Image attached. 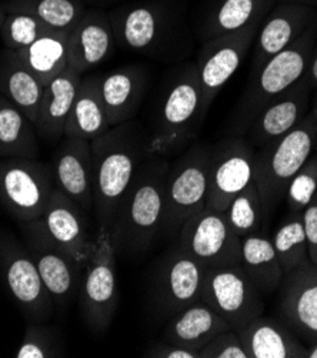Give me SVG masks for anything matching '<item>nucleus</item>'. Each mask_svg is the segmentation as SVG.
<instances>
[{
  "label": "nucleus",
  "mask_w": 317,
  "mask_h": 358,
  "mask_svg": "<svg viewBox=\"0 0 317 358\" xmlns=\"http://www.w3.org/2000/svg\"><path fill=\"white\" fill-rule=\"evenodd\" d=\"M118 48L160 62L186 57L195 33L185 0H130L109 10Z\"/></svg>",
  "instance_id": "obj_1"
},
{
  "label": "nucleus",
  "mask_w": 317,
  "mask_h": 358,
  "mask_svg": "<svg viewBox=\"0 0 317 358\" xmlns=\"http://www.w3.org/2000/svg\"><path fill=\"white\" fill-rule=\"evenodd\" d=\"M207 110L196 63L170 69L152 104L149 157L167 159L188 149L199 134Z\"/></svg>",
  "instance_id": "obj_2"
},
{
  "label": "nucleus",
  "mask_w": 317,
  "mask_h": 358,
  "mask_svg": "<svg viewBox=\"0 0 317 358\" xmlns=\"http://www.w3.org/2000/svg\"><path fill=\"white\" fill-rule=\"evenodd\" d=\"M148 129L137 120L111 127L90 141L94 171V214L99 230L111 233L133 178L148 155Z\"/></svg>",
  "instance_id": "obj_3"
},
{
  "label": "nucleus",
  "mask_w": 317,
  "mask_h": 358,
  "mask_svg": "<svg viewBox=\"0 0 317 358\" xmlns=\"http://www.w3.org/2000/svg\"><path fill=\"white\" fill-rule=\"evenodd\" d=\"M169 167L167 159L149 157L137 170L111 229L116 255H142L160 234Z\"/></svg>",
  "instance_id": "obj_4"
},
{
  "label": "nucleus",
  "mask_w": 317,
  "mask_h": 358,
  "mask_svg": "<svg viewBox=\"0 0 317 358\" xmlns=\"http://www.w3.org/2000/svg\"><path fill=\"white\" fill-rule=\"evenodd\" d=\"M313 38L314 27L309 26L295 43L267 60L249 79L248 89L243 92L230 115L227 134L244 136L251 123L272 99L303 79L313 52Z\"/></svg>",
  "instance_id": "obj_5"
},
{
  "label": "nucleus",
  "mask_w": 317,
  "mask_h": 358,
  "mask_svg": "<svg viewBox=\"0 0 317 358\" xmlns=\"http://www.w3.org/2000/svg\"><path fill=\"white\" fill-rule=\"evenodd\" d=\"M316 136L313 120L307 115L292 131L256 149L253 183L267 217L285 200L290 180L310 159Z\"/></svg>",
  "instance_id": "obj_6"
},
{
  "label": "nucleus",
  "mask_w": 317,
  "mask_h": 358,
  "mask_svg": "<svg viewBox=\"0 0 317 358\" xmlns=\"http://www.w3.org/2000/svg\"><path fill=\"white\" fill-rule=\"evenodd\" d=\"M211 146L195 143L170 164L164 185V213L162 231L178 238L185 222L206 206L209 192Z\"/></svg>",
  "instance_id": "obj_7"
},
{
  "label": "nucleus",
  "mask_w": 317,
  "mask_h": 358,
  "mask_svg": "<svg viewBox=\"0 0 317 358\" xmlns=\"http://www.w3.org/2000/svg\"><path fill=\"white\" fill-rule=\"evenodd\" d=\"M56 190L52 164L0 159V204L19 223L38 220Z\"/></svg>",
  "instance_id": "obj_8"
},
{
  "label": "nucleus",
  "mask_w": 317,
  "mask_h": 358,
  "mask_svg": "<svg viewBox=\"0 0 317 358\" xmlns=\"http://www.w3.org/2000/svg\"><path fill=\"white\" fill-rule=\"evenodd\" d=\"M79 301L93 331L104 333L109 329L119 303L116 250L109 231L99 230L96 236L92 256L83 268Z\"/></svg>",
  "instance_id": "obj_9"
},
{
  "label": "nucleus",
  "mask_w": 317,
  "mask_h": 358,
  "mask_svg": "<svg viewBox=\"0 0 317 358\" xmlns=\"http://www.w3.org/2000/svg\"><path fill=\"white\" fill-rule=\"evenodd\" d=\"M202 300L229 324L239 330L263 315V294L240 264L206 268Z\"/></svg>",
  "instance_id": "obj_10"
},
{
  "label": "nucleus",
  "mask_w": 317,
  "mask_h": 358,
  "mask_svg": "<svg viewBox=\"0 0 317 358\" xmlns=\"http://www.w3.org/2000/svg\"><path fill=\"white\" fill-rule=\"evenodd\" d=\"M178 241L206 268L240 264L241 238L232 230L223 211L204 206L185 222Z\"/></svg>",
  "instance_id": "obj_11"
},
{
  "label": "nucleus",
  "mask_w": 317,
  "mask_h": 358,
  "mask_svg": "<svg viewBox=\"0 0 317 358\" xmlns=\"http://www.w3.org/2000/svg\"><path fill=\"white\" fill-rule=\"evenodd\" d=\"M256 149L244 136L227 134L211 146L206 207L225 211L230 201L253 183Z\"/></svg>",
  "instance_id": "obj_12"
},
{
  "label": "nucleus",
  "mask_w": 317,
  "mask_h": 358,
  "mask_svg": "<svg viewBox=\"0 0 317 358\" xmlns=\"http://www.w3.org/2000/svg\"><path fill=\"white\" fill-rule=\"evenodd\" d=\"M26 248L31 256L53 303L64 306L80 287L83 268L45 230L42 222L22 223Z\"/></svg>",
  "instance_id": "obj_13"
},
{
  "label": "nucleus",
  "mask_w": 317,
  "mask_h": 358,
  "mask_svg": "<svg viewBox=\"0 0 317 358\" xmlns=\"http://www.w3.org/2000/svg\"><path fill=\"white\" fill-rule=\"evenodd\" d=\"M260 24L262 22L202 43L196 66L209 109L248 57Z\"/></svg>",
  "instance_id": "obj_14"
},
{
  "label": "nucleus",
  "mask_w": 317,
  "mask_h": 358,
  "mask_svg": "<svg viewBox=\"0 0 317 358\" xmlns=\"http://www.w3.org/2000/svg\"><path fill=\"white\" fill-rule=\"evenodd\" d=\"M206 267L178 243L159 263L153 281L155 303L160 313L173 315L200 301Z\"/></svg>",
  "instance_id": "obj_15"
},
{
  "label": "nucleus",
  "mask_w": 317,
  "mask_h": 358,
  "mask_svg": "<svg viewBox=\"0 0 317 358\" xmlns=\"http://www.w3.org/2000/svg\"><path fill=\"white\" fill-rule=\"evenodd\" d=\"M277 313L297 336L317 343V264L310 259L283 275Z\"/></svg>",
  "instance_id": "obj_16"
},
{
  "label": "nucleus",
  "mask_w": 317,
  "mask_h": 358,
  "mask_svg": "<svg viewBox=\"0 0 317 358\" xmlns=\"http://www.w3.org/2000/svg\"><path fill=\"white\" fill-rule=\"evenodd\" d=\"M0 271L8 290L33 323H43L52 314L53 300L27 248L8 244L0 256Z\"/></svg>",
  "instance_id": "obj_17"
},
{
  "label": "nucleus",
  "mask_w": 317,
  "mask_h": 358,
  "mask_svg": "<svg viewBox=\"0 0 317 358\" xmlns=\"http://www.w3.org/2000/svg\"><path fill=\"white\" fill-rule=\"evenodd\" d=\"M277 0H203L192 12L195 38L202 43L260 23Z\"/></svg>",
  "instance_id": "obj_18"
},
{
  "label": "nucleus",
  "mask_w": 317,
  "mask_h": 358,
  "mask_svg": "<svg viewBox=\"0 0 317 358\" xmlns=\"http://www.w3.org/2000/svg\"><path fill=\"white\" fill-rule=\"evenodd\" d=\"M39 220L49 236L85 267L96 240L90 236L89 213L56 189Z\"/></svg>",
  "instance_id": "obj_19"
},
{
  "label": "nucleus",
  "mask_w": 317,
  "mask_h": 358,
  "mask_svg": "<svg viewBox=\"0 0 317 358\" xmlns=\"http://www.w3.org/2000/svg\"><path fill=\"white\" fill-rule=\"evenodd\" d=\"M118 49L109 10L87 8L69 31V66L78 73L108 62Z\"/></svg>",
  "instance_id": "obj_20"
},
{
  "label": "nucleus",
  "mask_w": 317,
  "mask_h": 358,
  "mask_svg": "<svg viewBox=\"0 0 317 358\" xmlns=\"http://www.w3.org/2000/svg\"><path fill=\"white\" fill-rule=\"evenodd\" d=\"M56 189L87 213L94 208V171L90 141L63 137L52 162Z\"/></svg>",
  "instance_id": "obj_21"
},
{
  "label": "nucleus",
  "mask_w": 317,
  "mask_h": 358,
  "mask_svg": "<svg viewBox=\"0 0 317 358\" xmlns=\"http://www.w3.org/2000/svg\"><path fill=\"white\" fill-rule=\"evenodd\" d=\"M311 10L306 6L277 2L262 20L253 42L251 78L273 56L295 43L310 26Z\"/></svg>",
  "instance_id": "obj_22"
},
{
  "label": "nucleus",
  "mask_w": 317,
  "mask_h": 358,
  "mask_svg": "<svg viewBox=\"0 0 317 358\" xmlns=\"http://www.w3.org/2000/svg\"><path fill=\"white\" fill-rule=\"evenodd\" d=\"M150 87V70L126 64L100 75V92L111 127L133 120Z\"/></svg>",
  "instance_id": "obj_23"
},
{
  "label": "nucleus",
  "mask_w": 317,
  "mask_h": 358,
  "mask_svg": "<svg viewBox=\"0 0 317 358\" xmlns=\"http://www.w3.org/2000/svg\"><path fill=\"white\" fill-rule=\"evenodd\" d=\"M309 101V85L300 79L286 92L272 99L246 130L244 137L255 149L292 131L304 117Z\"/></svg>",
  "instance_id": "obj_24"
},
{
  "label": "nucleus",
  "mask_w": 317,
  "mask_h": 358,
  "mask_svg": "<svg viewBox=\"0 0 317 358\" xmlns=\"http://www.w3.org/2000/svg\"><path fill=\"white\" fill-rule=\"evenodd\" d=\"M236 333L249 358L306 357V347L280 317L260 315Z\"/></svg>",
  "instance_id": "obj_25"
},
{
  "label": "nucleus",
  "mask_w": 317,
  "mask_h": 358,
  "mask_svg": "<svg viewBox=\"0 0 317 358\" xmlns=\"http://www.w3.org/2000/svg\"><path fill=\"white\" fill-rule=\"evenodd\" d=\"M80 82L82 75L67 66L45 86L38 120L34 123L39 138L55 143L64 137L66 122L73 107Z\"/></svg>",
  "instance_id": "obj_26"
},
{
  "label": "nucleus",
  "mask_w": 317,
  "mask_h": 358,
  "mask_svg": "<svg viewBox=\"0 0 317 358\" xmlns=\"http://www.w3.org/2000/svg\"><path fill=\"white\" fill-rule=\"evenodd\" d=\"M226 330H230L226 321L200 300L170 315L164 327V340L200 352L210 340Z\"/></svg>",
  "instance_id": "obj_27"
},
{
  "label": "nucleus",
  "mask_w": 317,
  "mask_h": 358,
  "mask_svg": "<svg viewBox=\"0 0 317 358\" xmlns=\"http://www.w3.org/2000/svg\"><path fill=\"white\" fill-rule=\"evenodd\" d=\"M45 85L22 62L16 52L3 49L0 52V94L36 123Z\"/></svg>",
  "instance_id": "obj_28"
},
{
  "label": "nucleus",
  "mask_w": 317,
  "mask_h": 358,
  "mask_svg": "<svg viewBox=\"0 0 317 358\" xmlns=\"http://www.w3.org/2000/svg\"><path fill=\"white\" fill-rule=\"evenodd\" d=\"M111 129L100 92V75L82 78L64 127V137L92 141Z\"/></svg>",
  "instance_id": "obj_29"
},
{
  "label": "nucleus",
  "mask_w": 317,
  "mask_h": 358,
  "mask_svg": "<svg viewBox=\"0 0 317 358\" xmlns=\"http://www.w3.org/2000/svg\"><path fill=\"white\" fill-rule=\"evenodd\" d=\"M240 266L263 296L276 293L285 275L272 238L262 231L241 238Z\"/></svg>",
  "instance_id": "obj_30"
},
{
  "label": "nucleus",
  "mask_w": 317,
  "mask_h": 358,
  "mask_svg": "<svg viewBox=\"0 0 317 358\" xmlns=\"http://www.w3.org/2000/svg\"><path fill=\"white\" fill-rule=\"evenodd\" d=\"M38 138L34 123L0 94V159H38Z\"/></svg>",
  "instance_id": "obj_31"
},
{
  "label": "nucleus",
  "mask_w": 317,
  "mask_h": 358,
  "mask_svg": "<svg viewBox=\"0 0 317 358\" xmlns=\"http://www.w3.org/2000/svg\"><path fill=\"white\" fill-rule=\"evenodd\" d=\"M16 53L46 86L69 66V33L49 30Z\"/></svg>",
  "instance_id": "obj_32"
},
{
  "label": "nucleus",
  "mask_w": 317,
  "mask_h": 358,
  "mask_svg": "<svg viewBox=\"0 0 317 358\" xmlns=\"http://www.w3.org/2000/svg\"><path fill=\"white\" fill-rule=\"evenodd\" d=\"M3 6L27 12L50 29L64 33L75 27L87 9L83 0H6Z\"/></svg>",
  "instance_id": "obj_33"
},
{
  "label": "nucleus",
  "mask_w": 317,
  "mask_h": 358,
  "mask_svg": "<svg viewBox=\"0 0 317 358\" xmlns=\"http://www.w3.org/2000/svg\"><path fill=\"white\" fill-rule=\"evenodd\" d=\"M272 243L285 274L309 260V245L302 213H292L279 224Z\"/></svg>",
  "instance_id": "obj_34"
},
{
  "label": "nucleus",
  "mask_w": 317,
  "mask_h": 358,
  "mask_svg": "<svg viewBox=\"0 0 317 358\" xmlns=\"http://www.w3.org/2000/svg\"><path fill=\"white\" fill-rule=\"evenodd\" d=\"M223 213L232 230L240 238L262 231L265 222L269 219L255 183L240 192Z\"/></svg>",
  "instance_id": "obj_35"
},
{
  "label": "nucleus",
  "mask_w": 317,
  "mask_h": 358,
  "mask_svg": "<svg viewBox=\"0 0 317 358\" xmlns=\"http://www.w3.org/2000/svg\"><path fill=\"white\" fill-rule=\"evenodd\" d=\"M5 10L6 17L2 30H0V38H2L5 48L9 50H22L39 39L42 34L53 30L27 12L9 9Z\"/></svg>",
  "instance_id": "obj_36"
},
{
  "label": "nucleus",
  "mask_w": 317,
  "mask_h": 358,
  "mask_svg": "<svg viewBox=\"0 0 317 358\" xmlns=\"http://www.w3.org/2000/svg\"><path fill=\"white\" fill-rule=\"evenodd\" d=\"M60 343L56 331L43 323H31L27 326L24 337L16 351L17 358H50L60 354Z\"/></svg>",
  "instance_id": "obj_37"
},
{
  "label": "nucleus",
  "mask_w": 317,
  "mask_h": 358,
  "mask_svg": "<svg viewBox=\"0 0 317 358\" xmlns=\"http://www.w3.org/2000/svg\"><path fill=\"white\" fill-rule=\"evenodd\" d=\"M317 193V160H307L292 178L285 199L290 213H302Z\"/></svg>",
  "instance_id": "obj_38"
},
{
  "label": "nucleus",
  "mask_w": 317,
  "mask_h": 358,
  "mask_svg": "<svg viewBox=\"0 0 317 358\" xmlns=\"http://www.w3.org/2000/svg\"><path fill=\"white\" fill-rule=\"evenodd\" d=\"M200 358H249L236 330H226L210 340L202 350Z\"/></svg>",
  "instance_id": "obj_39"
},
{
  "label": "nucleus",
  "mask_w": 317,
  "mask_h": 358,
  "mask_svg": "<svg viewBox=\"0 0 317 358\" xmlns=\"http://www.w3.org/2000/svg\"><path fill=\"white\" fill-rule=\"evenodd\" d=\"M302 222L304 226L307 245H309V259L316 264L317 263V193L302 211Z\"/></svg>",
  "instance_id": "obj_40"
},
{
  "label": "nucleus",
  "mask_w": 317,
  "mask_h": 358,
  "mask_svg": "<svg viewBox=\"0 0 317 358\" xmlns=\"http://www.w3.org/2000/svg\"><path fill=\"white\" fill-rule=\"evenodd\" d=\"M146 355L156 358H200V352L197 350L186 348L166 340L164 343L155 344L150 350H148Z\"/></svg>",
  "instance_id": "obj_41"
},
{
  "label": "nucleus",
  "mask_w": 317,
  "mask_h": 358,
  "mask_svg": "<svg viewBox=\"0 0 317 358\" xmlns=\"http://www.w3.org/2000/svg\"><path fill=\"white\" fill-rule=\"evenodd\" d=\"M303 79L306 80V83L310 86H317V52L310 55V60L307 64V70L303 76Z\"/></svg>",
  "instance_id": "obj_42"
},
{
  "label": "nucleus",
  "mask_w": 317,
  "mask_h": 358,
  "mask_svg": "<svg viewBox=\"0 0 317 358\" xmlns=\"http://www.w3.org/2000/svg\"><path fill=\"white\" fill-rule=\"evenodd\" d=\"M86 3V6L89 5L90 8H99V9H106V10H111L119 5L127 3L130 0H83Z\"/></svg>",
  "instance_id": "obj_43"
},
{
  "label": "nucleus",
  "mask_w": 317,
  "mask_h": 358,
  "mask_svg": "<svg viewBox=\"0 0 317 358\" xmlns=\"http://www.w3.org/2000/svg\"><path fill=\"white\" fill-rule=\"evenodd\" d=\"M277 2H285V3H295L300 6L309 8L311 3H314V0H277Z\"/></svg>",
  "instance_id": "obj_44"
},
{
  "label": "nucleus",
  "mask_w": 317,
  "mask_h": 358,
  "mask_svg": "<svg viewBox=\"0 0 317 358\" xmlns=\"http://www.w3.org/2000/svg\"><path fill=\"white\" fill-rule=\"evenodd\" d=\"M306 357L317 358V343H310V345L306 347Z\"/></svg>",
  "instance_id": "obj_45"
},
{
  "label": "nucleus",
  "mask_w": 317,
  "mask_h": 358,
  "mask_svg": "<svg viewBox=\"0 0 317 358\" xmlns=\"http://www.w3.org/2000/svg\"><path fill=\"white\" fill-rule=\"evenodd\" d=\"M5 17H6V10H5L3 2H0V30H2V26H3Z\"/></svg>",
  "instance_id": "obj_46"
},
{
  "label": "nucleus",
  "mask_w": 317,
  "mask_h": 358,
  "mask_svg": "<svg viewBox=\"0 0 317 358\" xmlns=\"http://www.w3.org/2000/svg\"><path fill=\"white\" fill-rule=\"evenodd\" d=\"M310 117H311V120H313V124H314V130H316V134H317V107H316V110L310 115Z\"/></svg>",
  "instance_id": "obj_47"
},
{
  "label": "nucleus",
  "mask_w": 317,
  "mask_h": 358,
  "mask_svg": "<svg viewBox=\"0 0 317 358\" xmlns=\"http://www.w3.org/2000/svg\"><path fill=\"white\" fill-rule=\"evenodd\" d=\"M316 264H317V263H316Z\"/></svg>",
  "instance_id": "obj_48"
}]
</instances>
